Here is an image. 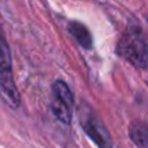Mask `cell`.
<instances>
[{"label": "cell", "instance_id": "cell-1", "mask_svg": "<svg viewBox=\"0 0 148 148\" xmlns=\"http://www.w3.org/2000/svg\"><path fill=\"white\" fill-rule=\"evenodd\" d=\"M115 53L135 68L148 66V43L139 26H127L117 42Z\"/></svg>", "mask_w": 148, "mask_h": 148}, {"label": "cell", "instance_id": "cell-2", "mask_svg": "<svg viewBox=\"0 0 148 148\" xmlns=\"http://www.w3.org/2000/svg\"><path fill=\"white\" fill-rule=\"evenodd\" d=\"M0 97L12 109H18L21 98L12 70V58L5 37L0 32Z\"/></svg>", "mask_w": 148, "mask_h": 148}, {"label": "cell", "instance_id": "cell-3", "mask_svg": "<svg viewBox=\"0 0 148 148\" xmlns=\"http://www.w3.org/2000/svg\"><path fill=\"white\" fill-rule=\"evenodd\" d=\"M77 118L83 131L88 135L97 148H113V142L106 126L103 125L98 114L88 105L83 102L77 109Z\"/></svg>", "mask_w": 148, "mask_h": 148}, {"label": "cell", "instance_id": "cell-4", "mask_svg": "<svg viewBox=\"0 0 148 148\" xmlns=\"http://www.w3.org/2000/svg\"><path fill=\"white\" fill-rule=\"evenodd\" d=\"M53 100H51V112L58 121L64 125H70L73 115L75 98L73 93L63 80H56L51 87Z\"/></svg>", "mask_w": 148, "mask_h": 148}, {"label": "cell", "instance_id": "cell-5", "mask_svg": "<svg viewBox=\"0 0 148 148\" xmlns=\"http://www.w3.org/2000/svg\"><path fill=\"white\" fill-rule=\"evenodd\" d=\"M67 30L70 36L77 42L81 47L90 50L93 47V37L90 34L89 29L84 24L79 23V21H71L67 26Z\"/></svg>", "mask_w": 148, "mask_h": 148}, {"label": "cell", "instance_id": "cell-6", "mask_svg": "<svg viewBox=\"0 0 148 148\" xmlns=\"http://www.w3.org/2000/svg\"><path fill=\"white\" fill-rule=\"evenodd\" d=\"M130 139L136 147L148 148V122L135 121L129 127Z\"/></svg>", "mask_w": 148, "mask_h": 148}]
</instances>
